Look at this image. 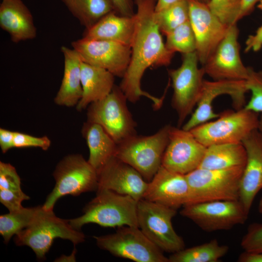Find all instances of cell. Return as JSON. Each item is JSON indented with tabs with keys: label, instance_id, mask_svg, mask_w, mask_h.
I'll return each instance as SVG.
<instances>
[{
	"label": "cell",
	"instance_id": "1",
	"mask_svg": "<svg viewBox=\"0 0 262 262\" xmlns=\"http://www.w3.org/2000/svg\"><path fill=\"white\" fill-rule=\"evenodd\" d=\"M156 0H135V30L131 46V60L119 87L128 101L134 103L145 97L158 109L164 97L153 96L141 86V79L148 68L169 65L174 55L166 47L156 21Z\"/></svg>",
	"mask_w": 262,
	"mask_h": 262
},
{
	"label": "cell",
	"instance_id": "2",
	"mask_svg": "<svg viewBox=\"0 0 262 262\" xmlns=\"http://www.w3.org/2000/svg\"><path fill=\"white\" fill-rule=\"evenodd\" d=\"M96 196L83 208V214L68 220L80 230L84 225L94 223L103 227L138 226V201L132 197L107 189L98 190Z\"/></svg>",
	"mask_w": 262,
	"mask_h": 262
},
{
	"label": "cell",
	"instance_id": "3",
	"mask_svg": "<svg viewBox=\"0 0 262 262\" xmlns=\"http://www.w3.org/2000/svg\"><path fill=\"white\" fill-rule=\"evenodd\" d=\"M58 238L68 240L75 245L83 242L85 236L74 229L68 220L56 216L53 210H46L43 207L34 221L15 235L14 242L17 246L30 247L41 260L45 259L54 240Z\"/></svg>",
	"mask_w": 262,
	"mask_h": 262
},
{
	"label": "cell",
	"instance_id": "4",
	"mask_svg": "<svg viewBox=\"0 0 262 262\" xmlns=\"http://www.w3.org/2000/svg\"><path fill=\"white\" fill-rule=\"evenodd\" d=\"M170 125H166L153 134H135L117 144L115 156L135 169L149 182L162 165L169 140Z\"/></svg>",
	"mask_w": 262,
	"mask_h": 262
},
{
	"label": "cell",
	"instance_id": "5",
	"mask_svg": "<svg viewBox=\"0 0 262 262\" xmlns=\"http://www.w3.org/2000/svg\"><path fill=\"white\" fill-rule=\"evenodd\" d=\"M52 175L54 187L42 205L46 210H53L57 200L64 196H78L98 188L97 171L80 154L65 156L57 164Z\"/></svg>",
	"mask_w": 262,
	"mask_h": 262
},
{
	"label": "cell",
	"instance_id": "6",
	"mask_svg": "<svg viewBox=\"0 0 262 262\" xmlns=\"http://www.w3.org/2000/svg\"><path fill=\"white\" fill-rule=\"evenodd\" d=\"M216 119L201 124L190 131L205 146L242 143L253 131L258 130L259 114L245 107L221 113Z\"/></svg>",
	"mask_w": 262,
	"mask_h": 262
},
{
	"label": "cell",
	"instance_id": "7",
	"mask_svg": "<svg viewBox=\"0 0 262 262\" xmlns=\"http://www.w3.org/2000/svg\"><path fill=\"white\" fill-rule=\"evenodd\" d=\"M127 101L120 87L115 85L107 97L87 107L86 121L100 125L118 144L136 134V123Z\"/></svg>",
	"mask_w": 262,
	"mask_h": 262
},
{
	"label": "cell",
	"instance_id": "8",
	"mask_svg": "<svg viewBox=\"0 0 262 262\" xmlns=\"http://www.w3.org/2000/svg\"><path fill=\"white\" fill-rule=\"evenodd\" d=\"M176 209L142 198L138 201L139 228L162 251L174 253L185 248L184 242L174 230L172 218Z\"/></svg>",
	"mask_w": 262,
	"mask_h": 262
},
{
	"label": "cell",
	"instance_id": "9",
	"mask_svg": "<svg viewBox=\"0 0 262 262\" xmlns=\"http://www.w3.org/2000/svg\"><path fill=\"white\" fill-rule=\"evenodd\" d=\"M244 167L220 170L197 168L185 175L191 191L190 203L238 200Z\"/></svg>",
	"mask_w": 262,
	"mask_h": 262
},
{
	"label": "cell",
	"instance_id": "10",
	"mask_svg": "<svg viewBox=\"0 0 262 262\" xmlns=\"http://www.w3.org/2000/svg\"><path fill=\"white\" fill-rule=\"evenodd\" d=\"M198 62L196 51L183 54L180 66L168 71L173 89L171 105L177 112L179 127L193 113L201 94L205 72L198 67Z\"/></svg>",
	"mask_w": 262,
	"mask_h": 262
},
{
	"label": "cell",
	"instance_id": "11",
	"mask_svg": "<svg viewBox=\"0 0 262 262\" xmlns=\"http://www.w3.org/2000/svg\"><path fill=\"white\" fill-rule=\"evenodd\" d=\"M98 246L113 256L136 262H169L138 227L124 226L115 232L94 236Z\"/></svg>",
	"mask_w": 262,
	"mask_h": 262
},
{
	"label": "cell",
	"instance_id": "12",
	"mask_svg": "<svg viewBox=\"0 0 262 262\" xmlns=\"http://www.w3.org/2000/svg\"><path fill=\"white\" fill-rule=\"evenodd\" d=\"M180 213L207 232L230 229L244 224L248 216L239 200L187 204Z\"/></svg>",
	"mask_w": 262,
	"mask_h": 262
},
{
	"label": "cell",
	"instance_id": "13",
	"mask_svg": "<svg viewBox=\"0 0 262 262\" xmlns=\"http://www.w3.org/2000/svg\"><path fill=\"white\" fill-rule=\"evenodd\" d=\"M71 46L82 62L106 69L115 76L123 77L131 60V46L117 42L82 37L72 41Z\"/></svg>",
	"mask_w": 262,
	"mask_h": 262
},
{
	"label": "cell",
	"instance_id": "14",
	"mask_svg": "<svg viewBox=\"0 0 262 262\" xmlns=\"http://www.w3.org/2000/svg\"><path fill=\"white\" fill-rule=\"evenodd\" d=\"M236 23L229 25L214 51L203 65L205 74L214 80H246L248 67L242 62Z\"/></svg>",
	"mask_w": 262,
	"mask_h": 262
},
{
	"label": "cell",
	"instance_id": "15",
	"mask_svg": "<svg viewBox=\"0 0 262 262\" xmlns=\"http://www.w3.org/2000/svg\"><path fill=\"white\" fill-rule=\"evenodd\" d=\"M247 91L246 80H204L196 108L182 128L190 131L217 118L219 114L214 112L212 104L216 98L222 95L230 96L236 110L244 108L246 105L245 95Z\"/></svg>",
	"mask_w": 262,
	"mask_h": 262
},
{
	"label": "cell",
	"instance_id": "16",
	"mask_svg": "<svg viewBox=\"0 0 262 262\" xmlns=\"http://www.w3.org/2000/svg\"><path fill=\"white\" fill-rule=\"evenodd\" d=\"M206 149V147L190 131L170 126L162 165L170 171L185 175L199 167Z\"/></svg>",
	"mask_w": 262,
	"mask_h": 262
},
{
	"label": "cell",
	"instance_id": "17",
	"mask_svg": "<svg viewBox=\"0 0 262 262\" xmlns=\"http://www.w3.org/2000/svg\"><path fill=\"white\" fill-rule=\"evenodd\" d=\"M189 22L196 40V52L202 66L224 37L229 25L223 23L207 4L187 0Z\"/></svg>",
	"mask_w": 262,
	"mask_h": 262
},
{
	"label": "cell",
	"instance_id": "18",
	"mask_svg": "<svg viewBox=\"0 0 262 262\" xmlns=\"http://www.w3.org/2000/svg\"><path fill=\"white\" fill-rule=\"evenodd\" d=\"M97 172L98 190H111L137 201L144 198L148 182L135 169L115 156Z\"/></svg>",
	"mask_w": 262,
	"mask_h": 262
},
{
	"label": "cell",
	"instance_id": "19",
	"mask_svg": "<svg viewBox=\"0 0 262 262\" xmlns=\"http://www.w3.org/2000/svg\"><path fill=\"white\" fill-rule=\"evenodd\" d=\"M191 191L185 175L162 165L148 182L144 199L175 209L190 203Z\"/></svg>",
	"mask_w": 262,
	"mask_h": 262
},
{
	"label": "cell",
	"instance_id": "20",
	"mask_svg": "<svg viewBox=\"0 0 262 262\" xmlns=\"http://www.w3.org/2000/svg\"><path fill=\"white\" fill-rule=\"evenodd\" d=\"M246 161L239 184V201L249 214L255 196L262 189V140L258 130L242 142Z\"/></svg>",
	"mask_w": 262,
	"mask_h": 262
},
{
	"label": "cell",
	"instance_id": "21",
	"mask_svg": "<svg viewBox=\"0 0 262 262\" xmlns=\"http://www.w3.org/2000/svg\"><path fill=\"white\" fill-rule=\"evenodd\" d=\"M0 27L16 43L32 40L37 35L32 14L22 0H2Z\"/></svg>",
	"mask_w": 262,
	"mask_h": 262
},
{
	"label": "cell",
	"instance_id": "22",
	"mask_svg": "<svg viewBox=\"0 0 262 262\" xmlns=\"http://www.w3.org/2000/svg\"><path fill=\"white\" fill-rule=\"evenodd\" d=\"M61 50L64 60V74L54 102L59 106L76 107L82 95L81 77L82 61L73 48L64 46Z\"/></svg>",
	"mask_w": 262,
	"mask_h": 262
},
{
	"label": "cell",
	"instance_id": "23",
	"mask_svg": "<svg viewBox=\"0 0 262 262\" xmlns=\"http://www.w3.org/2000/svg\"><path fill=\"white\" fill-rule=\"evenodd\" d=\"M82 97L76 109L81 112L92 103L107 97L115 86V76L103 68L87 64L81 63Z\"/></svg>",
	"mask_w": 262,
	"mask_h": 262
},
{
	"label": "cell",
	"instance_id": "24",
	"mask_svg": "<svg viewBox=\"0 0 262 262\" xmlns=\"http://www.w3.org/2000/svg\"><path fill=\"white\" fill-rule=\"evenodd\" d=\"M134 30V16L131 17L122 16L113 11L91 28L85 29L82 38L112 41L131 46Z\"/></svg>",
	"mask_w": 262,
	"mask_h": 262
},
{
	"label": "cell",
	"instance_id": "25",
	"mask_svg": "<svg viewBox=\"0 0 262 262\" xmlns=\"http://www.w3.org/2000/svg\"><path fill=\"white\" fill-rule=\"evenodd\" d=\"M82 133L89 150L88 161L98 172L115 156L117 144L100 125L96 123H84Z\"/></svg>",
	"mask_w": 262,
	"mask_h": 262
},
{
	"label": "cell",
	"instance_id": "26",
	"mask_svg": "<svg viewBox=\"0 0 262 262\" xmlns=\"http://www.w3.org/2000/svg\"><path fill=\"white\" fill-rule=\"evenodd\" d=\"M246 153L242 143L222 144L206 147L198 168L212 170L244 167Z\"/></svg>",
	"mask_w": 262,
	"mask_h": 262
},
{
	"label": "cell",
	"instance_id": "27",
	"mask_svg": "<svg viewBox=\"0 0 262 262\" xmlns=\"http://www.w3.org/2000/svg\"><path fill=\"white\" fill-rule=\"evenodd\" d=\"M72 15L88 29L115 11L110 0H61Z\"/></svg>",
	"mask_w": 262,
	"mask_h": 262
},
{
	"label": "cell",
	"instance_id": "28",
	"mask_svg": "<svg viewBox=\"0 0 262 262\" xmlns=\"http://www.w3.org/2000/svg\"><path fill=\"white\" fill-rule=\"evenodd\" d=\"M229 250L226 245H221L216 239L171 254L169 262H217Z\"/></svg>",
	"mask_w": 262,
	"mask_h": 262
},
{
	"label": "cell",
	"instance_id": "29",
	"mask_svg": "<svg viewBox=\"0 0 262 262\" xmlns=\"http://www.w3.org/2000/svg\"><path fill=\"white\" fill-rule=\"evenodd\" d=\"M43 206L25 208L0 216V234L7 244L14 236L29 226L36 218Z\"/></svg>",
	"mask_w": 262,
	"mask_h": 262
},
{
	"label": "cell",
	"instance_id": "30",
	"mask_svg": "<svg viewBox=\"0 0 262 262\" xmlns=\"http://www.w3.org/2000/svg\"><path fill=\"white\" fill-rule=\"evenodd\" d=\"M155 18L161 32L167 34L189 20L187 0H183L155 12Z\"/></svg>",
	"mask_w": 262,
	"mask_h": 262
},
{
	"label": "cell",
	"instance_id": "31",
	"mask_svg": "<svg viewBox=\"0 0 262 262\" xmlns=\"http://www.w3.org/2000/svg\"><path fill=\"white\" fill-rule=\"evenodd\" d=\"M166 47L174 53L183 54L196 51L195 36L189 20L179 26L165 35Z\"/></svg>",
	"mask_w": 262,
	"mask_h": 262
},
{
	"label": "cell",
	"instance_id": "32",
	"mask_svg": "<svg viewBox=\"0 0 262 262\" xmlns=\"http://www.w3.org/2000/svg\"><path fill=\"white\" fill-rule=\"evenodd\" d=\"M241 0H211L208 5L224 24L229 25L237 22Z\"/></svg>",
	"mask_w": 262,
	"mask_h": 262
},
{
	"label": "cell",
	"instance_id": "33",
	"mask_svg": "<svg viewBox=\"0 0 262 262\" xmlns=\"http://www.w3.org/2000/svg\"><path fill=\"white\" fill-rule=\"evenodd\" d=\"M246 81L248 91L251 92V95L244 107L262 114V71H257L248 67V75Z\"/></svg>",
	"mask_w": 262,
	"mask_h": 262
},
{
	"label": "cell",
	"instance_id": "34",
	"mask_svg": "<svg viewBox=\"0 0 262 262\" xmlns=\"http://www.w3.org/2000/svg\"><path fill=\"white\" fill-rule=\"evenodd\" d=\"M244 251L262 252V224L250 225L241 242Z\"/></svg>",
	"mask_w": 262,
	"mask_h": 262
},
{
	"label": "cell",
	"instance_id": "35",
	"mask_svg": "<svg viewBox=\"0 0 262 262\" xmlns=\"http://www.w3.org/2000/svg\"><path fill=\"white\" fill-rule=\"evenodd\" d=\"M0 189L21 191L20 178L15 167L10 163L0 162Z\"/></svg>",
	"mask_w": 262,
	"mask_h": 262
},
{
	"label": "cell",
	"instance_id": "36",
	"mask_svg": "<svg viewBox=\"0 0 262 262\" xmlns=\"http://www.w3.org/2000/svg\"><path fill=\"white\" fill-rule=\"evenodd\" d=\"M51 145L49 138L47 136L36 137L26 133L15 131L14 147H39L48 150Z\"/></svg>",
	"mask_w": 262,
	"mask_h": 262
},
{
	"label": "cell",
	"instance_id": "37",
	"mask_svg": "<svg viewBox=\"0 0 262 262\" xmlns=\"http://www.w3.org/2000/svg\"><path fill=\"white\" fill-rule=\"evenodd\" d=\"M30 197L22 190L13 191L0 189V202L10 212L17 211L23 207L22 202Z\"/></svg>",
	"mask_w": 262,
	"mask_h": 262
},
{
	"label": "cell",
	"instance_id": "38",
	"mask_svg": "<svg viewBox=\"0 0 262 262\" xmlns=\"http://www.w3.org/2000/svg\"><path fill=\"white\" fill-rule=\"evenodd\" d=\"M114 7L115 11L118 14L131 17L135 14V0H110Z\"/></svg>",
	"mask_w": 262,
	"mask_h": 262
},
{
	"label": "cell",
	"instance_id": "39",
	"mask_svg": "<svg viewBox=\"0 0 262 262\" xmlns=\"http://www.w3.org/2000/svg\"><path fill=\"white\" fill-rule=\"evenodd\" d=\"M262 48V25L255 34L249 35L246 41L245 52L260 50Z\"/></svg>",
	"mask_w": 262,
	"mask_h": 262
},
{
	"label": "cell",
	"instance_id": "40",
	"mask_svg": "<svg viewBox=\"0 0 262 262\" xmlns=\"http://www.w3.org/2000/svg\"><path fill=\"white\" fill-rule=\"evenodd\" d=\"M15 131L0 128V147L2 153L14 147Z\"/></svg>",
	"mask_w": 262,
	"mask_h": 262
},
{
	"label": "cell",
	"instance_id": "41",
	"mask_svg": "<svg viewBox=\"0 0 262 262\" xmlns=\"http://www.w3.org/2000/svg\"><path fill=\"white\" fill-rule=\"evenodd\" d=\"M260 0H241L237 21L250 13L256 4Z\"/></svg>",
	"mask_w": 262,
	"mask_h": 262
},
{
	"label": "cell",
	"instance_id": "42",
	"mask_svg": "<svg viewBox=\"0 0 262 262\" xmlns=\"http://www.w3.org/2000/svg\"><path fill=\"white\" fill-rule=\"evenodd\" d=\"M239 262H262V252L244 251L239 256Z\"/></svg>",
	"mask_w": 262,
	"mask_h": 262
},
{
	"label": "cell",
	"instance_id": "43",
	"mask_svg": "<svg viewBox=\"0 0 262 262\" xmlns=\"http://www.w3.org/2000/svg\"><path fill=\"white\" fill-rule=\"evenodd\" d=\"M182 0H157L155 5V11H161Z\"/></svg>",
	"mask_w": 262,
	"mask_h": 262
},
{
	"label": "cell",
	"instance_id": "44",
	"mask_svg": "<svg viewBox=\"0 0 262 262\" xmlns=\"http://www.w3.org/2000/svg\"><path fill=\"white\" fill-rule=\"evenodd\" d=\"M258 130L260 133L262 140V114L260 116L259 124Z\"/></svg>",
	"mask_w": 262,
	"mask_h": 262
},
{
	"label": "cell",
	"instance_id": "45",
	"mask_svg": "<svg viewBox=\"0 0 262 262\" xmlns=\"http://www.w3.org/2000/svg\"><path fill=\"white\" fill-rule=\"evenodd\" d=\"M258 211L259 213L262 214V197L259 201L258 206Z\"/></svg>",
	"mask_w": 262,
	"mask_h": 262
},
{
	"label": "cell",
	"instance_id": "46",
	"mask_svg": "<svg viewBox=\"0 0 262 262\" xmlns=\"http://www.w3.org/2000/svg\"><path fill=\"white\" fill-rule=\"evenodd\" d=\"M258 7L262 10V0H260L259 1Z\"/></svg>",
	"mask_w": 262,
	"mask_h": 262
},
{
	"label": "cell",
	"instance_id": "47",
	"mask_svg": "<svg viewBox=\"0 0 262 262\" xmlns=\"http://www.w3.org/2000/svg\"><path fill=\"white\" fill-rule=\"evenodd\" d=\"M201 2L204 3L206 4H208L211 0H197Z\"/></svg>",
	"mask_w": 262,
	"mask_h": 262
},
{
	"label": "cell",
	"instance_id": "48",
	"mask_svg": "<svg viewBox=\"0 0 262 262\" xmlns=\"http://www.w3.org/2000/svg\"></svg>",
	"mask_w": 262,
	"mask_h": 262
}]
</instances>
